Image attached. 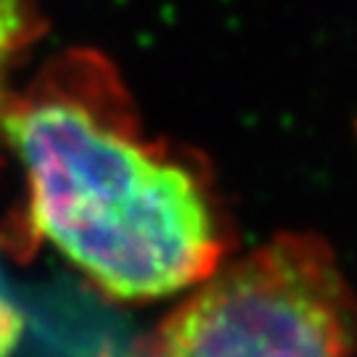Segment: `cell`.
<instances>
[{
    "mask_svg": "<svg viewBox=\"0 0 357 357\" xmlns=\"http://www.w3.org/2000/svg\"><path fill=\"white\" fill-rule=\"evenodd\" d=\"M3 141L24 167L32 230L109 296L167 299L225 262L228 225L204 169L143 135L101 56L64 53L11 93Z\"/></svg>",
    "mask_w": 357,
    "mask_h": 357,
    "instance_id": "cell-1",
    "label": "cell"
},
{
    "mask_svg": "<svg viewBox=\"0 0 357 357\" xmlns=\"http://www.w3.org/2000/svg\"><path fill=\"white\" fill-rule=\"evenodd\" d=\"M149 357H357V296L328 243L286 233L196 283Z\"/></svg>",
    "mask_w": 357,
    "mask_h": 357,
    "instance_id": "cell-2",
    "label": "cell"
},
{
    "mask_svg": "<svg viewBox=\"0 0 357 357\" xmlns=\"http://www.w3.org/2000/svg\"><path fill=\"white\" fill-rule=\"evenodd\" d=\"M43 32L38 0H0V141L3 114L11 98L8 79Z\"/></svg>",
    "mask_w": 357,
    "mask_h": 357,
    "instance_id": "cell-3",
    "label": "cell"
},
{
    "mask_svg": "<svg viewBox=\"0 0 357 357\" xmlns=\"http://www.w3.org/2000/svg\"><path fill=\"white\" fill-rule=\"evenodd\" d=\"M22 336V310L13 299L8 278L0 268V357H8Z\"/></svg>",
    "mask_w": 357,
    "mask_h": 357,
    "instance_id": "cell-4",
    "label": "cell"
}]
</instances>
